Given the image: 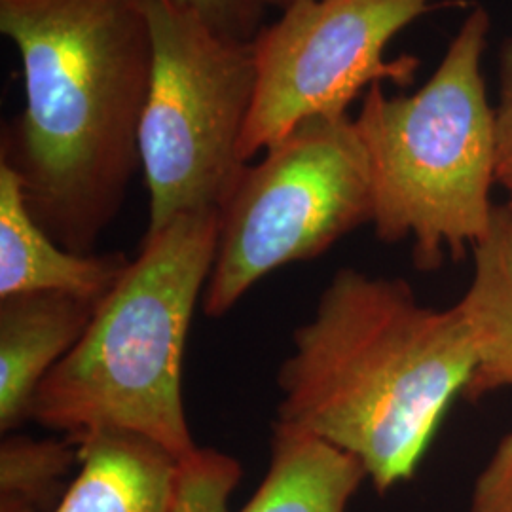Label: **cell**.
<instances>
[{
    "mask_svg": "<svg viewBox=\"0 0 512 512\" xmlns=\"http://www.w3.org/2000/svg\"><path fill=\"white\" fill-rule=\"evenodd\" d=\"M18 48L25 105L2 139L38 224L78 255L118 215L141 165L152 74L141 0H0Z\"/></svg>",
    "mask_w": 512,
    "mask_h": 512,
    "instance_id": "1",
    "label": "cell"
},
{
    "mask_svg": "<svg viewBox=\"0 0 512 512\" xmlns=\"http://www.w3.org/2000/svg\"><path fill=\"white\" fill-rule=\"evenodd\" d=\"M473 368L458 304L437 310L404 279L342 268L293 332L275 423L353 456L387 494L418 471Z\"/></svg>",
    "mask_w": 512,
    "mask_h": 512,
    "instance_id": "2",
    "label": "cell"
},
{
    "mask_svg": "<svg viewBox=\"0 0 512 512\" xmlns=\"http://www.w3.org/2000/svg\"><path fill=\"white\" fill-rule=\"evenodd\" d=\"M219 243V209L147 234L84 336L38 387L31 420L82 440L128 433L175 461L198 446L183 404V357Z\"/></svg>",
    "mask_w": 512,
    "mask_h": 512,
    "instance_id": "3",
    "label": "cell"
},
{
    "mask_svg": "<svg viewBox=\"0 0 512 512\" xmlns=\"http://www.w3.org/2000/svg\"><path fill=\"white\" fill-rule=\"evenodd\" d=\"M490 27L478 4L418 92L374 84L353 120L370 164L374 232L387 245L408 239L423 272L473 249L494 219V105L482 71Z\"/></svg>",
    "mask_w": 512,
    "mask_h": 512,
    "instance_id": "4",
    "label": "cell"
},
{
    "mask_svg": "<svg viewBox=\"0 0 512 512\" xmlns=\"http://www.w3.org/2000/svg\"><path fill=\"white\" fill-rule=\"evenodd\" d=\"M152 74L139 150L156 234L171 220L219 209L245 162L239 143L255 101V48L222 37L173 0H141Z\"/></svg>",
    "mask_w": 512,
    "mask_h": 512,
    "instance_id": "5",
    "label": "cell"
},
{
    "mask_svg": "<svg viewBox=\"0 0 512 512\" xmlns=\"http://www.w3.org/2000/svg\"><path fill=\"white\" fill-rule=\"evenodd\" d=\"M365 145L346 116L311 118L245 165L219 207V243L202 296L222 317L277 268L327 253L372 224Z\"/></svg>",
    "mask_w": 512,
    "mask_h": 512,
    "instance_id": "6",
    "label": "cell"
},
{
    "mask_svg": "<svg viewBox=\"0 0 512 512\" xmlns=\"http://www.w3.org/2000/svg\"><path fill=\"white\" fill-rule=\"evenodd\" d=\"M442 0H291L253 40L255 101L239 143L247 164L311 118L346 116L363 90L408 86L418 59L387 61L393 38Z\"/></svg>",
    "mask_w": 512,
    "mask_h": 512,
    "instance_id": "7",
    "label": "cell"
},
{
    "mask_svg": "<svg viewBox=\"0 0 512 512\" xmlns=\"http://www.w3.org/2000/svg\"><path fill=\"white\" fill-rule=\"evenodd\" d=\"M99 302L65 293L0 298V431L31 420L38 387L78 344Z\"/></svg>",
    "mask_w": 512,
    "mask_h": 512,
    "instance_id": "8",
    "label": "cell"
},
{
    "mask_svg": "<svg viewBox=\"0 0 512 512\" xmlns=\"http://www.w3.org/2000/svg\"><path fill=\"white\" fill-rule=\"evenodd\" d=\"M120 253L78 255L31 215L18 175L0 162V298L65 293L101 302L128 268Z\"/></svg>",
    "mask_w": 512,
    "mask_h": 512,
    "instance_id": "9",
    "label": "cell"
},
{
    "mask_svg": "<svg viewBox=\"0 0 512 512\" xmlns=\"http://www.w3.org/2000/svg\"><path fill=\"white\" fill-rule=\"evenodd\" d=\"M80 444V471L54 512H171L175 458L128 433H93Z\"/></svg>",
    "mask_w": 512,
    "mask_h": 512,
    "instance_id": "10",
    "label": "cell"
},
{
    "mask_svg": "<svg viewBox=\"0 0 512 512\" xmlns=\"http://www.w3.org/2000/svg\"><path fill=\"white\" fill-rule=\"evenodd\" d=\"M473 251V279L458 302L475 349L463 397L484 399L512 387V211L495 205L488 234Z\"/></svg>",
    "mask_w": 512,
    "mask_h": 512,
    "instance_id": "11",
    "label": "cell"
},
{
    "mask_svg": "<svg viewBox=\"0 0 512 512\" xmlns=\"http://www.w3.org/2000/svg\"><path fill=\"white\" fill-rule=\"evenodd\" d=\"M268 473L239 512H346L365 467L308 433L274 423Z\"/></svg>",
    "mask_w": 512,
    "mask_h": 512,
    "instance_id": "12",
    "label": "cell"
},
{
    "mask_svg": "<svg viewBox=\"0 0 512 512\" xmlns=\"http://www.w3.org/2000/svg\"><path fill=\"white\" fill-rule=\"evenodd\" d=\"M80 463L71 437L38 440L8 433L0 444V512H54Z\"/></svg>",
    "mask_w": 512,
    "mask_h": 512,
    "instance_id": "13",
    "label": "cell"
},
{
    "mask_svg": "<svg viewBox=\"0 0 512 512\" xmlns=\"http://www.w3.org/2000/svg\"><path fill=\"white\" fill-rule=\"evenodd\" d=\"M236 458L213 448H196L175 461L171 512H230L228 499L241 480Z\"/></svg>",
    "mask_w": 512,
    "mask_h": 512,
    "instance_id": "14",
    "label": "cell"
},
{
    "mask_svg": "<svg viewBox=\"0 0 512 512\" xmlns=\"http://www.w3.org/2000/svg\"><path fill=\"white\" fill-rule=\"evenodd\" d=\"M495 184L505 192L512 211V37L499 52V93L494 105Z\"/></svg>",
    "mask_w": 512,
    "mask_h": 512,
    "instance_id": "15",
    "label": "cell"
},
{
    "mask_svg": "<svg viewBox=\"0 0 512 512\" xmlns=\"http://www.w3.org/2000/svg\"><path fill=\"white\" fill-rule=\"evenodd\" d=\"M203 19L219 35L251 42L260 33L264 6L258 0H173Z\"/></svg>",
    "mask_w": 512,
    "mask_h": 512,
    "instance_id": "16",
    "label": "cell"
},
{
    "mask_svg": "<svg viewBox=\"0 0 512 512\" xmlns=\"http://www.w3.org/2000/svg\"><path fill=\"white\" fill-rule=\"evenodd\" d=\"M471 512H512V431L499 440L476 476Z\"/></svg>",
    "mask_w": 512,
    "mask_h": 512,
    "instance_id": "17",
    "label": "cell"
},
{
    "mask_svg": "<svg viewBox=\"0 0 512 512\" xmlns=\"http://www.w3.org/2000/svg\"><path fill=\"white\" fill-rule=\"evenodd\" d=\"M264 8H268V6H274V8H285L291 0H258Z\"/></svg>",
    "mask_w": 512,
    "mask_h": 512,
    "instance_id": "18",
    "label": "cell"
}]
</instances>
